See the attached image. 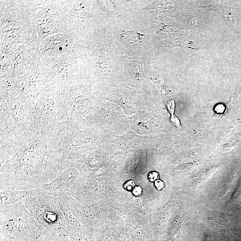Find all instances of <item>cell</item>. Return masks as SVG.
Segmentation results:
<instances>
[{"label":"cell","mask_w":241,"mask_h":241,"mask_svg":"<svg viewBox=\"0 0 241 241\" xmlns=\"http://www.w3.org/2000/svg\"><path fill=\"white\" fill-rule=\"evenodd\" d=\"M22 201L27 210L40 225L55 231L70 228L56 197L43 194L27 198Z\"/></svg>","instance_id":"obj_1"},{"label":"cell","mask_w":241,"mask_h":241,"mask_svg":"<svg viewBox=\"0 0 241 241\" xmlns=\"http://www.w3.org/2000/svg\"><path fill=\"white\" fill-rule=\"evenodd\" d=\"M1 230L21 235L36 229L39 223L25 207L22 200L1 210Z\"/></svg>","instance_id":"obj_2"},{"label":"cell","mask_w":241,"mask_h":241,"mask_svg":"<svg viewBox=\"0 0 241 241\" xmlns=\"http://www.w3.org/2000/svg\"><path fill=\"white\" fill-rule=\"evenodd\" d=\"M43 194L39 188L29 190L8 189L1 191L0 197V208L1 210L6 206L16 204L27 198Z\"/></svg>","instance_id":"obj_3"},{"label":"cell","mask_w":241,"mask_h":241,"mask_svg":"<svg viewBox=\"0 0 241 241\" xmlns=\"http://www.w3.org/2000/svg\"><path fill=\"white\" fill-rule=\"evenodd\" d=\"M58 199L65 218L70 226H74L78 222L74 199L70 196L56 197Z\"/></svg>","instance_id":"obj_4"},{"label":"cell","mask_w":241,"mask_h":241,"mask_svg":"<svg viewBox=\"0 0 241 241\" xmlns=\"http://www.w3.org/2000/svg\"><path fill=\"white\" fill-rule=\"evenodd\" d=\"M135 186V183L133 180H130L126 181L123 184V187L125 189L128 191H132L133 189Z\"/></svg>","instance_id":"obj_5"},{"label":"cell","mask_w":241,"mask_h":241,"mask_svg":"<svg viewBox=\"0 0 241 241\" xmlns=\"http://www.w3.org/2000/svg\"><path fill=\"white\" fill-rule=\"evenodd\" d=\"M170 122L175 127L178 129H180L181 128V124L180 120L174 114L171 115V118H170Z\"/></svg>","instance_id":"obj_6"},{"label":"cell","mask_w":241,"mask_h":241,"mask_svg":"<svg viewBox=\"0 0 241 241\" xmlns=\"http://www.w3.org/2000/svg\"><path fill=\"white\" fill-rule=\"evenodd\" d=\"M167 108H168V111L170 113V114L172 115H173L174 113L175 110V103L174 101L170 100L166 104Z\"/></svg>","instance_id":"obj_7"},{"label":"cell","mask_w":241,"mask_h":241,"mask_svg":"<svg viewBox=\"0 0 241 241\" xmlns=\"http://www.w3.org/2000/svg\"><path fill=\"white\" fill-rule=\"evenodd\" d=\"M159 173L156 171H151L148 175V179L151 182H155L159 178Z\"/></svg>","instance_id":"obj_8"},{"label":"cell","mask_w":241,"mask_h":241,"mask_svg":"<svg viewBox=\"0 0 241 241\" xmlns=\"http://www.w3.org/2000/svg\"><path fill=\"white\" fill-rule=\"evenodd\" d=\"M143 193V188L140 186H136L133 189L132 191V193L134 196L138 197L140 196Z\"/></svg>","instance_id":"obj_9"},{"label":"cell","mask_w":241,"mask_h":241,"mask_svg":"<svg viewBox=\"0 0 241 241\" xmlns=\"http://www.w3.org/2000/svg\"><path fill=\"white\" fill-rule=\"evenodd\" d=\"M154 185L156 188L158 190H161L164 188V183L162 180H158L155 181L154 182Z\"/></svg>","instance_id":"obj_10"},{"label":"cell","mask_w":241,"mask_h":241,"mask_svg":"<svg viewBox=\"0 0 241 241\" xmlns=\"http://www.w3.org/2000/svg\"><path fill=\"white\" fill-rule=\"evenodd\" d=\"M225 109V106L223 104H218L215 107V111L217 113L221 114L224 112Z\"/></svg>","instance_id":"obj_11"}]
</instances>
